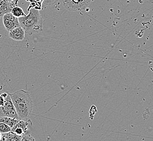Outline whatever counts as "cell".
<instances>
[{
  "instance_id": "6da1fadb",
  "label": "cell",
  "mask_w": 153,
  "mask_h": 141,
  "mask_svg": "<svg viewBox=\"0 0 153 141\" xmlns=\"http://www.w3.org/2000/svg\"><path fill=\"white\" fill-rule=\"evenodd\" d=\"M20 120H28L31 116L33 103L29 92L23 90L8 93Z\"/></svg>"
},
{
  "instance_id": "7a4b0ae2",
  "label": "cell",
  "mask_w": 153,
  "mask_h": 141,
  "mask_svg": "<svg viewBox=\"0 0 153 141\" xmlns=\"http://www.w3.org/2000/svg\"><path fill=\"white\" fill-rule=\"evenodd\" d=\"M18 19L20 26L26 34L31 35L43 31V19L39 11L34 8L30 9L27 15Z\"/></svg>"
},
{
  "instance_id": "3957f363",
  "label": "cell",
  "mask_w": 153,
  "mask_h": 141,
  "mask_svg": "<svg viewBox=\"0 0 153 141\" xmlns=\"http://www.w3.org/2000/svg\"><path fill=\"white\" fill-rule=\"evenodd\" d=\"M93 0H62L63 6L70 11L83 10L88 7Z\"/></svg>"
},
{
  "instance_id": "277c9868",
  "label": "cell",
  "mask_w": 153,
  "mask_h": 141,
  "mask_svg": "<svg viewBox=\"0 0 153 141\" xmlns=\"http://www.w3.org/2000/svg\"><path fill=\"white\" fill-rule=\"evenodd\" d=\"M9 117L18 120H20L16 113V109L13 104L9 94L4 98V103L3 106L0 107V117Z\"/></svg>"
},
{
  "instance_id": "5b68a950",
  "label": "cell",
  "mask_w": 153,
  "mask_h": 141,
  "mask_svg": "<svg viewBox=\"0 0 153 141\" xmlns=\"http://www.w3.org/2000/svg\"><path fill=\"white\" fill-rule=\"evenodd\" d=\"M2 18L3 25L7 31L10 32L16 28L20 27L18 18L13 15L11 12L5 14Z\"/></svg>"
},
{
  "instance_id": "8992f818",
  "label": "cell",
  "mask_w": 153,
  "mask_h": 141,
  "mask_svg": "<svg viewBox=\"0 0 153 141\" xmlns=\"http://www.w3.org/2000/svg\"><path fill=\"white\" fill-rule=\"evenodd\" d=\"M28 123L25 120H20L15 126H13L11 132L16 135L22 136L27 132L28 128Z\"/></svg>"
},
{
  "instance_id": "52a82bcc",
  "label": "cell",
  "mask_w": 153,
  "mask_h": 141,
  "mask_svg": "<svg viewBox=\"0 0 153 141\" xmlns=\"http://www.w3.org/2000/svg\"><path fill=\"white\" fill-rule=\"evenodd\" d=\"M25 32L20 26L16 28L9 32V37L15 41H22L24 39Z\"/></svg>"
},
{
  "instance_id": "ba28073f",
  "label": "cell",
  "mask_w": 153,
  "mask_h": 141,
  "mask_svg": "<svg viewBox=\"0 0 153 141\" xmlns=\"http://www.w3.org/2000/svg\"><path fill=\"white\" fill-rule=\"evenodd\" d=\"M12 9L10 2L7 0H0V17H3L7 13L11 12Z\"/></svg>"
},
{
  "instance_id": "9c48e42d",
  "label": "cell",
  "mask_w": 153,
  "mask_h": 141,
  "mask_svg": "<svg viewBox=\"0 0 153 141\" xmlns=\"http://www.w3.org/2000/svg\"><path fill=\"white\" fill-rule=\"evenodd\" d=\"M20 120L9 117H0V122L5 123L9 126L11 128L16 125Z\"/></svg>"
},
{
  "instance_id": "30bf717a",
  "label": "cell",
  "mask_w": 153,
  "mask_h": 141,
  "mask_svg": "<svg viewBox=\"0 0 153 141\" xmlns=\"http://www.w3.org/2000/svg\"><path fill=\"white\" fill-rule=\"evenodd\" d=\"M11 13L13 16H14L16 18H21L26 16V14L23 10L21 7L18 6H16L14 7L11 11Z\"/></svg>"
},
{
  "instance_id": "8fae6325",
  "label": "cell",
  "mask_w": 153,
  "mask_h": 141,
  "mask_svg": "<svg viewBox=\"0 0 153 141\" xmlns=\"http://www.w3.org/2000/svg\"><path fill=\"white\" fill-rule=\"evenodd\" d=\"M6 141H20L22 136L16 135L12 132H9L5 134Z\"/></svg>"
},
{
  "instance_id": "7c38bea8",
  "label": "cell",
  "mask_w": 153,
  "mask_h": 141,
  "mask_svg": "<svg viewBox=\"0 0 153 141\" xmlns=\"http://www.w3.org/2000/svg\"><path fill=\"white\" fill-rule=\"evenodd\" d=\"M11 130L12 128L9 126H8L5 123L0 122V132L1 134H5L7 133H8L11 131Z\"/></svg>"
},
{
  "instance_id": "4fadbf2b",
  "label": "cell",
  "mask_w": 153,
  "mask_h": 141,
  "mask_svg": "<svg viewBox=\"0 0 153 141\" xmlns=\"http://www.w3.org/2000/svg\"><path fill=\"white\" fill-rule=\"evenodd\" d=\"M20 141H36L35 139L31 135H26L22 136Z\"/></svg>"
},
{
  "instance_id": "5bb4252c",
  "label": "cell",
  "mask_w": 153,
  "mask_h": 141,
  "mask_svg": "<svg viewBox=\"0 0 153 141\" xmlns=\"http://www.w3.org/2000/svg\"><path fill=\"white\" fill-rule=\"evenodd\" d=\"M59 0H44L43 2L46 6H52L58 2Z\"/></svg>"
},
{
  "instance_id": "9a60e30c",
  "label": "cell",
  "mask_w": 153,
  "mask_h": 141,
  "mask_svg": "<svg viewBox=\"0 0 153 141\" xmlns=\"http://www.w3.org/2000/svg\"><path fill=\"white\" fill-rule=\"evenodd\" d=\"M96 112H97V108L94 105H92L89 110V116L91 119H93V117Z\"/></svg>"
},
{
  "instance_id": "2e32d148",
  "label": "cell",
  "mask_w": 153,
  "mask_h": 141,
  "mask_svg": "<svg viewBox=\"0 0 153 141\" xmlns=\"http://www.w3.org/2000/svg\"><path fill=\"white\" fill-rule=\"evenodd\" d=\"M4 103V98L0 95V107L3 106Z\"/></svg>"
},
{
  "instance_id": "e0dca14e",
  "label": "cell",
  "mask_w": 153,
  "mask_h": 141,
  "mask_svg": "<svg viewBox=\"0 0 153 141\" xmlns=\"http://www.w3.org/2000/svg\"><path fill=\"white\" fill-rule=\"evenodd\" d=\"M1 95H2L3 98H5L7 97V95H8V93H3L1 94Z\"/></svg>"
},
{
  "instance_id": "ac0fdd59",
  "label": "cell",
  "mask_w": 153,
  "mask_h": 141,
  "mask_svg": "<svg viewBox=\"0 0 153 141\" xmlns=\"http://www.w3.org/2000/svg\"><path fill=\"white\" fill-rule=\"evenodd\" d=\"M0 141H6V137H5V135H2V137Z\"/></svg>"
},
{
  "instance_id": "d6986e66",
  "label": "cell",
  "mask_w": 153,
  "mask_h": 141,
  "mask_svg": "<svg viewBox=\"0 0 153 141\" xmlns=\"http://www.w3.org/2000/svg\"><path fill=\"white\" fill-rule=\"evenodd\" d=\"M2 137V134L0 132V140H1Z\"/></svg>"
},
{
  "instance_id": "ffe728a7",
  "label": "cell",
  "mask_w": 153,
  "mask_h": 141,
  "mask_svg": "<svg viewBox=\"0 0 153 141\" xmlns=\"http://www.w3.org/2000/svg\"><path fill=\"white\" fill-rule=\"evenodd\" d=\"M7 1H8V2H11V1H12L13 0H7Z\"/></svg>"
}]
</instances>
